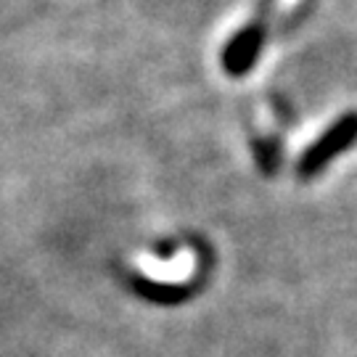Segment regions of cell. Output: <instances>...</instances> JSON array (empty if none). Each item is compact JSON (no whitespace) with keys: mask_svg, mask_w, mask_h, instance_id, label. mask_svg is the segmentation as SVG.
Instances as JSON below:
<instances>
[{"mask_svg":"<svg viewBox=\"0 0 357 357\" xmlns=\"http://www.w3.org/2000/svg\"><path fill=\"white\" fill-rule=\"evenodd\" d=\"M355 138H357V116L349 114V116H344L342 122H336V125L305 153V159H302V165H299V172H302V175H312V172L323 169L326 162H331L336 153L344 151Z\"/></svg>","mask_w":357,"mask_h":357,"instance_id":"cell-1","label":"cell"},{"mask_svg":"<svg viewBox=\"0 0 357 357\" xmlns=\"http://www.w3.org/2000/svg\"><path fill=\"white\" fill-rule=\"evenodd\" d=\"M143 268L149 270L151 275H156V278H162V281H180V278L191 275L193 255H191V252H183V255H180L172 265H165V268H153V265H143Z\"/></svg>","mask_w":357,"mask_h":357,"instance_id":"cell-3","label":"cell"},{"mask_svg":"<svg viewBox=\"0 0 357 357\" xmlns=\"http://www.w3.org/2000/svg\"><path fill=\"white\" fill-rule=\"evenodd\" d=\"M259 48H262V26L255 24V26L241 29V32L228 43V48H225V59H222V61H225V69H228L230 75H243V72L257 61Z\"/></svg>","mask_w":357,"mask_h":357,"instance_id":"cell-2","label":"cell"}]
</instances>
